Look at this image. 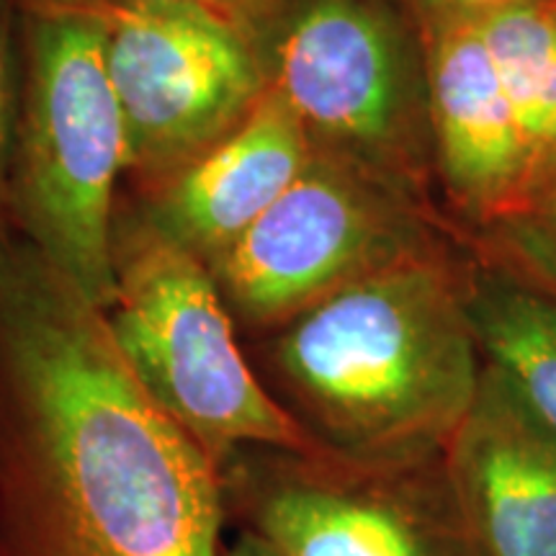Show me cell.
<instances>
[{
  "label": "cell",
  "instance_id": "277c9868",
  "mask_svg": "<svg viewBox=\"0 0 556 556\" xmlns=\"http://www.w3.org/2000/svg\"><path fill=\"white\" fill-rule=\"evenodd\" d=\"M103 315L142 387L219 467L250 448L332 456L253 374L212 268L163 229L116 250Z\"/></svg>",
  "mask_w": 556,
  "mask_h": 556
},
{
  "label": "cell",
  "instance_id": "7a4b0ae2",
  "mask_svg": "<svg viewBox=\"0 0 556 556\" xmlns=\"http://www.w3.org/2000/svg\"><path fill=\"white\" fill-rule=\"evenodd\" d=\"M274 368L299 426L358 464L446 454L484 377L467 291L413 253L283 325Z\"/></svg>",
  "mask_w": 556,
  "mask_h": 556
},
{
  "label": "cell",
  "instance_id": "8fae6325",
  "mask_svg": "<svg viewBox=\"0 0 556 556\" xmlns=\"http://www.w3.org/2000/svg\"><path fill=\"white\" fill-rule=\"evenodd\" d=\"M315 152L302 119L266 88L238 129L170 180L155 227L212 266L291 189Z\"/></svg>",
  "mask_w": 556,
  "mask_h": 556
},
{
  "label": "cell",
  "instance_id": "2e32d148",
  "mask_svg": "<svg viewBox=\"0 0 556 556\" xmlns=\"http://www.w3.org/2000/svg\"><path fill=\"white\" fill-rule=\"evenodd\" d=\"M397 3L413 13L417 24H426V21L446 16H475V13L495 9L507 0H397Z\"/></svg>",
  "mask_w": 556,
  "mask_h": 556
},
{
  "label": "cell",
  "instance_id": "9c48e42d",
  "mask_svg": "<svg viewBox=\"0 0 556 556\" xmlns=\"http://www.w3.org/2000/svg\"><path fill=\"white\" fill-rule=\"evenodd\" d=\"M420 29L428 122L443 178L471 214L513 217L531 193V170L477 16L433 18Z\"/></svg>",
  "mask_w": 556,
  "mask_h": 556
},
{
  "label": "cell",
  "instance_id": "9a60e30c",
  "mask_svg": "<svg viewBox=\"0 0 556 556\" xmlns=\"http://www.w3.org/2000/svg\"><path fill=\"white\" fill-rule=\"evenodd\" d=\"M507 222L518 227V245L533 266L544 276H556V165Z\"/></svg>",
  "mask_w": 556,
  "mask_h": 556
},
{
  "label": "cell",
  "instance_id": "7c38bea8",
  "mask_svg": "<svg viewBox=\"0 0 556 556\" xmlns=\"http://www.w3.org/2000/svg\"><path fill=\"white\" fill-rule=\"evenodd\" d=\"M467 307L484 368L556 438V283L486 276Z\"/></svg>",
  "mask_w": 556,
  "mask_h": 556
},
{
  "label": "cell",
  "instance_id": "ba28073f",
  "mask_svg": "<svg viewBox=\"0 0 556 556\" xmlns=\"http://www.w3.org/2000/svg\"><path fill=\"white\" fill-rule=\"evenodd\" d=\"M371 178L330 152L212 263L229 307L250 325H287L332 291L409 255Z\"/></svg>",
  "mask_w": 556,
  "mask_h": 556
},
{
  "label": "cell",
  "instance_id": "3957f363",
  "mask_svg": "<svg viewBox=\"0 0 556 556\" xmlns=\"http://www.w3.org/2000/svg\"><path fill=\"white\" fill-rule=\"evenodd\" d=\"M21 99L11 225L78 294L116 291L111 206L127 129L106 65V24L88 0H16Z\"/></svg>",
  "mask_w": 556,
  "mask_h": 556
},
{
  "label": "cell",
  "instance_id": "6da1fadb",
  "mask_svg": "<svg viewBox=\"0 0 556 556\" xmlns=\"http://www.w3.org/2000/svg\"><path fill=\"white\" fill-rule=\"evenodd\" d=\"M222 467L93 307L0 232V556H227Z\"/></svg>",
  "mask_w": 556,
  "mask_h": 556
},
{
  "label": "cell",
  "instance_id": "5b68a950",
  "mask_svg": "<svg viewBox=\"0 0 556 556\" xmlns=\"http://www.w3.org/2000/svg\"><path fill=\"white\" fill-rule=\"evenodd\" d=\"M222 479L229 528L276 556H482L443 456L358 464L250 448Z\"/></svg>",
  "mask_w": 556,
  "mask_h": 556
},
{
  "label": "cell",
  "instance_id": "ac0fdd59",
  "mask_svg": "<svg viewBox=\"0 0 556 556\" xmlns=\"http://www.w3.org/2000/svg\"><path fill=\"white\" fill-rule=\"evenodd\" d=\"M124 3H150V5H199V9H212L235 18V0H124Z\"/></svg>",
  "mask_w": 556,
  "mask_h": 556
},
{
  "label": "cell",
  "instance_id": "8992f818",
  "mask_svg": "<svg viewBox=\"0 0 556 556\" xmlns=\"http://www.w3.org/2000/svg\"><path fill=\"white\" fill-rule=\"evenodd\" d=\"M417 45L397 0H287L276 24L274 88L312 139L364 173H397L417 144Z\"/></svg>",
  "mask_w": 556,
  "mask_h": 556
},
{
  "label": "cell",
  "instance_id": "30bf717a",
  "mask_svg": "<svg viewBox=\"0 0 556 556\" xmlns=\"http://www.w3.org/2000/svg\"><path fill=\"white\" fill-rule=\"evenodd\" d=\"M482 556H556V438L490 368L443 454Z\"/></svg>",
  "mask_w": 556,
  "mask_h": 556
},
{
  "label": "cell",
  "instance_id": "e0dca14e",
  "mask_svg": "<svg viewBox=\"0 0 556 556\" xmlns=\"http://www.w3.org/2000/svg\"><path fill=\"white\" fill-rule=\"evenodd\" d=\"M227 556H276V554L270 552L263 541L250 536V533L232 531V539H229V546H227Z\"/></svg>",
  "mask_w": 556,
  "mask_h": 556
},
{
  "label": "cell",
  "instance_id": "52a82bcc",
  "mask_svg": "<svg viewBox=\"0 0 556 556\" xmlns=\"http://www.w3.org/2000/svg\"><path fill=\"white\" fill-rule=\"evenodd\" d=\"M88 3L106 24L129 168L176 178L238 129L266 93L238 18L199 5Z\"/></svg>",
  "mask_w": 556,
  "mask_h": 556
},
{
  "label": "cell",
  "instance_id": "5bb4252c",
  "mask_svg": "<svg viewBox=\"0 0 556 556\" xmlns=\"http://www.w3.org/2000/svg\"><path fill=\"white\" fill-rule=\"evenodd\" d=\"M21 99L16 0H0V232L11 229V173Z\"/></svg>",
  "mask_w": 556,
  "mask_h": 556
},
{
  "label": "cell",
  "instance_id": "4fadbf2b",
  "mask_svg": "<svg viewBox=\"0 0 556 556\" xmlns=\"http://www.w3.org/2000/svg\"><path fill=\"white\" fill-rule=\"evenodd\" d=\"M475 16L516 114L533 191L556 165V0H507Z\"/></svg>",
  "mask_w": 556,
  "mask_h": 556
}]
</instances>
